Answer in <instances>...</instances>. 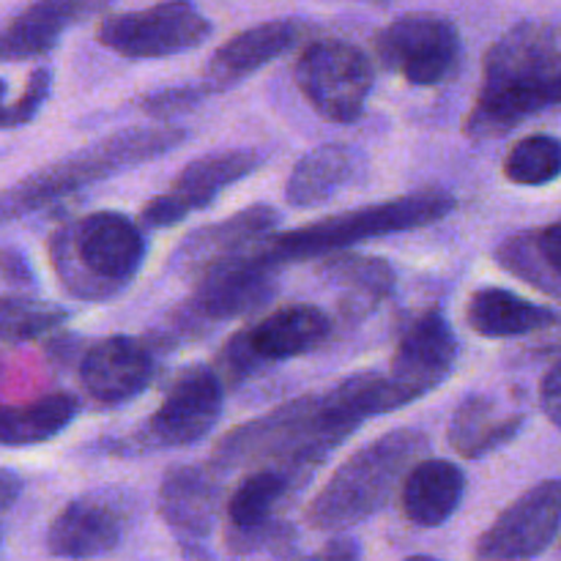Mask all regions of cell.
I'll return each mask as SVG.
<instances>
[{
  "mask_svg": "<svg viewBox=\"0 0 561 561\" xmlns=\"http://www.w3.org/2000/svg\"><path fill=\"white\" fill-rule=\"evenodd\" d=\"M551 107H561V22L524 20L488 47L463 135L493 140Z\"/></svg>",
  "mask_w": 561,
  "mask_h": 561,
  "instance_id": "6da1fadb",
  "label": "cell"
},
{
  "mask_svg": "<svg viewBox=\"0 0 561 561\" xmlns=\"http://www.w3.org/2000/svg\"><path fill=\"white\" fill-rule=\"evenodd\" d=\"M356 427L359 422L334 409L329 394H310L230 431L214 449L211 463L222 474L274 466L288 477L294 493H299L310 485L329 455L354 436Z\"/></svg>",
  "mask_w": 561,
  "mask_h": 561,
  "instance_id": "7a4b0ae2",
  "label": "cell"
},
{
  "mask_svg": "<svg viewBox=\"0 0 561 561\" xmlns=\"http://www.w3.org/2000/svg\"><path fill=\"white\" fill-rule=\"evenodd\" d=\"M184 140L186 131L179 126H137V129L115 131L0 192V225L42 211L49 203L64 201L85 186L164 157Z\"/></svg>",
  "mask_w": 561,
  "mask_h": 561,
  "instance_id": "3957f363",
  "label": "cell"
},
{
  "mask_svg": "<svg viewBox=\"0 0 561 561\" xmlns=\"http://www.w3.org/2000/svg\"><path fill=\"white\" fill-rule=\"evenodd\" d=\"M425 449L427 436L416 427H398L356 449L310 502L307 526L337 535L381 513Z\"/></svg>",
  "mask_w": 561,
  "mask_h": 561,
  "instance_id": "277c9868",
  "label": "cell"
},
{
  "mask_svg": "<svg viewBox=\"0 0 561 561\" xmlns=\"http://www.w3.org/2000/svg\"><path fill=\"white\" fill-rule=\"evenodd\" d=\"M142 261L146 236L121 211H93L49 239V263L75 299H113L129 288Z\"/></svg>",
  "mask_w": 561,
  "mask_h": 561,
  "instance_id": "5b68a950",
  "label": "cell"
},
{
  "mask_svg": "<svg viewBox=\"0 0 561 561\" xmlns=\"http://www.w3.org/2000/svg\"><path fill=\"white\" fill-rule=\"evenodd\" d=\"M453 211L455 197L449 192L425 190L414 192V195L394 197V201L373 203V206L337 214V217L318 219V222L296 228L290 233H272L261 247L268 261L285 266V263L351 250V247L362 244V241L381 239V236L427 228V225L447 219Z\"/></svg>",
  "mask_w": 561,
  "mask_h": 561,
  "instance_id": "8992f818",
  "label": "cell"
},
{
  "mask_svg": "<svg viewBox=\"0 0 561 561\" xmlns=\"http://www.w3.org/2000/svg\"><path fill=\"white\" fill-rule=\"evenodd\" d=\"M261 244L236 252L233 257H225L197 274L192 296L175 312L173 329H190L197 334L201 327L230 321L266 305L277 290V274L283 266L268 261Z\"/></svg>",
  "mask_w": 561,
  "mask_h": 561,
  "instance_id": "52a82bcc",
  "label": "cell"
},
{
  "mask_svg": "<svg viewBox=\"0 0 561 561\" xmlns=\"http://www.w3.org/2000/svg\"><path fill=\"white\" fill-rule=\"evenodd\" d=\"M296 85L307 102L334 124H354L373 91V64L345 38H316L296 60Z\"/></svg>",
  "mask_w": 561,
  "mask_h": 561,
  "instance_id": "ba28073f",
  "label": "cell"
},
{
  "mask_svg": "<svg viewBox=\"0 0 561 561\" xmlns=\"http://www.w3.org/2000/svg\"><path fill=\"white\" fill-rule=\"evenodd\" d=\"M211 22L190 0H164L129 14L104 16L96 27L102 47L131 60H157L190 53L211 36Z\"/></svg>",
  "mask_w": 561,
  "mask_h": 561,
  "instance_id": "9c48e42d",
  "label": "cell"
},
{
  "mask_svg": "<svg viewBox=\"0 0 561 561\" xmlns=\"http://www.w3.org/2000/svg\"><path fill=\"white\" fill-rule=\"evenodd\" d=\"M383 69L420 88L447 82L460 64V33L449 20L427 11L403 14L376 38Z\"/></svg>",
  "mask_w": 561,
  "mask_h": 561,
  "instance_id": "30bf717a",
  "label": "cell"
},
{
  "mask_svg": "<svg viewBox=\"0 0 561 561\" xmlns=\"http://www.w3.org/2000/svg\"><path fill=\"white\" fill-rule=\"evenodd\" d=\"M225 383L214 367H190L168 389L135 436L142 449H179L203 442L222 416Z\"/></svg>",
  "mask_w": 561,
  "mask_h": 561,
  "instance_id": "8fae6325",
  "label": "cell"
},
{
  "mask_svg": "<svg viewBox=\"0 0 561 561\" xmlns=\"http://www.w3.org/2000/svg\"><path fill=\"white\" fill-rule=\"evenodd\" d=\"M561 531V477L546 480L515 499L480 535L474 557L482 561L535 559Z\"/></svg>",
  "mask_w": 561,
  "mask_h": 561,
  "instance_id": "7c38bea8",
  "label": "cell"
},
{
  "mask_svg": "<svg viewBox=\"0 0 561 561\" xmlns=\"http://www.w3.org/2000/svg\"><path fill=\"white\" fill-rule=\"evenodd\" d=\"M222 477L214 463L175 466L162 477L157 496L159 518L173 531L184 557H208L203 546L214 535L222 507Z\"/></svg>",
  "mask_w": 561,
  "mask_h": 561,
  "instance_id": "4fadbf2b",
  "label": "cell"
},
{
  "mask_svg": "<svg viewBox=\"0 0 561 561\" xmlns=\"http://www.w3.org/2000/svg\"><path fill=\"white\" fill-rule=\"evenodd\" d=\"M458 354V334L449 327L444 312L425 310L405 323L398 348H394L389 376L414 403L453 376Z\"/></svg>",
  "mask_w": 561,
  "mask_h": 561,
  "instance_id": "5bb4252c",
  "label": "cell"
},
{
  "mask_svg": "<svg viewBox=\"0 0 561 561\" xmlns=\"http://www.w3.org/2000/svg\"><path fill=\"white\" fill-rule=\"evenodd\" d=\"M157 376L153 345L142 340L113 334L82 354L80 381L91 400L102 405H121L135 400Z\"/></svg>",
  "mask_w": 561,
  "mask_h": 561,
  "instance_id": "9a60e30c",
  "label": "cell"
},
{
  "mask_svg": "<svg viewBox=\"0 0 561 561\" xmlns=\"http://www.w3.org/2000/svg\"><path fill=\"white\" fill-rule=\"evenodd\" d=\"M277 225L279 211L274 206H268V203L247 206L244 211L233 214V217L222 219V222L206 225V228H197L195 233L186 236L179 244V250L173 252L170 266L179 274H184V277L195 279L197 274L211 268L214 263L233 257L236 252H244L266 241Z\"/></svg>",
  "mask_w": 561,
  "mask_h": 561,
  "instance_id": "2e32d148",
  "label": "cell"
},
{
  "mask_svg": "<svg viewBox=\"0 0 561 561\" xmlns=\"http://www.w3.org/2000/svg\"><path fill=\"white\" fill-rule=\"evenodd\" d=\"M301 36H305V25L299 20H272L247 27L230 36L222 47H217V53L208 60L203 82L214 93L228 91L296 47Z\"/></svg>",
  "mask_w": 561,
  "mask_h": 561,
  "instance_id": "e0dca14e",
  "label": "cell"
},
{
  "mask_svg": "<svg viewBox=\"0 0 561 561\" xmlns=\"http://www.w3.org/2000/svg\"><path fill=\"white\" fill-rule=\"evenodd\" d=\"M113 0H36L0 31V60H31L53 53L60 33L104 11Z\"/></svg>",
  "mask_w": 561,
  "mask_h": 561,
  "instance_id": "ac0fdd59",
  "label": "cell"
},
{
  "mask_svg": "<svg viewBox=\"0 0 561 561\" xmlns=\"http://www.w3.org/2000/svg\"><path fill=\"white\" fill-rule=\"evenodd\" d=\"M124 520L118 510L99 496H80L66 504L47 529V551L58 559L107 557L121 546Z\"/></svg>",
  "mask_w": 561,
  "mask_h": 561,
  "instance_id": "d6986e66",
  "label": "cell"
},
{
  "mask_svg": "<svg viewBox=\"0 0 561 561\" xmlns=\"http://www.w3.org/2000/svg\"><path fill=\"white\" fill-rule=\"evenodd\" d=\"M466 474L458 463L444 458L416 460L400 485V507L411 524L438 529L463 504Z\"/></svg>",
  "mask_w": 561,
  "mask_h": 561,
  "instance_id": "ffe728a7",
  "label": "cell"
},
{
  "mask_svg": "<svg viewBox=\"0 0 561 561\" xmlns=\"http://www.w3.org/2000/svg\"><path fill=\"white\" fill-rule=\"evenodd\" d=\"M365 170V157L345 142H329L307 151L294 164L285 184V201L294 208H316L332 201Z\"/></svg>",
  "mask_w": 561,
  "mask_h": 561,
  "instance_id": "44dd1931",
  "label": "cell"
},
{
  "mask_svg": "<svg viewBox=\"0 0 561 561\" xmlns=\"http://www.w3.org/2000/svg\"><path fill=\"white\" fill-rule=\"evenodd\" d=\"M466 321L480 337L510 340L559 327L561 316L507 288H480L466 305Z\"/></svg>",
  "mask_w": 561,
  "mask_h": 561,
  "instance_id": "7402d4cb",
  "label": "cell"
},
{
  "mask_svg": "<svg viewBox=\"0 0 561 561\" xmlns=\"http://www.w3.org/2000/svg\"><path fill=\"white\" fill-rule=\"evenodd\" d=\"M524 414H504L499 400L491 394L474 392L460 400L455 409L447 427V442L460 458H485L507 447L524 431Z\"/></svg>",
  "mask_w": 561,
  "mask_h": 561,
  "instance_id": "603a6c76",
  "label": "cell"
},
{
  "mask_svg": "<svg viewBox=\"0 0 561 561\" xmlns=\"http://www.w3.org/2000/svg\"><path fill=\"white\" fill-rule=\"evenodd\" d=\"M247 329L257 354L274 365L321 348L332 332V321L316 305H288Z\"/></svg>",
  "mask_w": 561,
  "mask_h": 561,
  "instance_id": "cb8c5ba5",
  "label": "cell"
},
{
  "mask_svg": "<svg viewBox=\"0 0 561 561\" xmlns=\"http://www.w3.org/2000/svg\"><path fill=\"white\" fill-rule=\"evenodd\" d=\"M318 274L343 294V301H340L343 312L354 318H362L376 310L392 294L394 283H398V274H394L389 261L356 255V252L345 250L327 255Z\"/></svg>",
  "mask_w": 561,
  "mask_h": 561,
  "instance_id": "d4e9b609",
  "label": "cell"
},
{
  "mask_svg": "<svg viewBox=\"0 0 561 561\" xmlns=\"http://www.w3.org/2000/svg\"><path fill=\"white\" fill-rule=\"evenodd\" d=\"M80 414V400L53 392L20 405H0V447H36L58 438Z\"/></svg>",
  "mask_w": 561,
  "mask_h": 561,
  "instance_id": "484cf974",
  "label": "cell"
},
{
  "mask_svg": "<svg viewBox=\"0 0 561 561\" xmlns=\"http://www.w3.org/2000/svg\"><path fill=\"white\" fill-rule=\"evenodd\" d=\"M263 159L266 157L257 148H228V151L206 153L181 170L173 192H179L190 203L192 211H201V208L211 206L228 186L255 173Z\"/></svg>",
  "mask_w": 561,
  "mask_h": 561,
  "instance_id": "4316f807",
  "label": "cell"
},
{
  "mask_svg": "<svg viewBox=\"0 0 561 561\" xmlns=\"http://www.w3.org/2000/svg\"><path fill=\"white\" fill-rule=\"evenodd\" d=\"M290 499H294V485L288 477L274 466H257L228 499V526L261 529V526L272 524L279 504L290 502Z\"/></svg>",
  "mask_w": 561,
  "mask_h": 561,
  "instance_id": "83f0119b",
  "label": "cell"
},
{
  "mask_svg": "<svg viewBox=\"0 0 561 561\" xmlns=\"http://www.w3.org/2000/svg\"><path fill=\"white\" fill-rule=\"evenodd\" d=\"M69 321V310L60 305L27 296H0V343L22 345L42 340Z\"/></svg>",
  "mask_w": 561,
  "mask_h": 561,
  "instance_id": "f1b7e54d",
  "label": "cell"
},
{
  "mask_svg": "<svg viewBox=\"0 0 561 561\" xmlns=\"http://www.w3.org/2000/svg\"><path fill=\"white\" fill-rule=\"evenodd\" d=\"M504 175L518 186H548L561 179V140L553 135H529L510 148Z\"/></svg>",
  "mask_w": 561,
  "mask_h": 561,
  "instance_id": "f546056e",
  "label": "cell"
},
{
  "mask_svg": "<svg viewBox=\"0 0 561 561\" xmlns=\"http://www.w3.org/2000/svg\"><path fill=\"white\" fill-rule=\"evenodd\" d=\"M496 263L504 272L535 285L542 294L561 299V283L553 277L551 268H548L546 257H542L540 247H537L535 233H515L510 239H504L496 250Z\"/></svg>",
  "mask_w": 561,
  "mask_h": 561,
  "instance_id": "4dcf8cb0",
  "label": "cell"
},
{
  "mask_svg": "<svg viewBox=\"0 0 561 561\" xmlns=\"http://www.w3.org/2000/svg\"><path fill=\"white\" fill-rule=\"evenodd\" d=\"M225 542H228V551L236 557H255V553H272V557H296L299 548V537H296L294 526L272 524L261 526V529H233L228 526L225 531Z\"/></svg>",
  "mask_w": 561,
  "mask_h": 561,
  "instance_id": "1f68e13d",
  "label": "cell"
},
{
  "mask_svg": "<svg viewBox=\"0 0 561 561\" xmlns=\"http://www.w3.org/2000/svg\"><path fill=\"white\" fill-rule=\"evenodd\" d=\"M268 362L257 354V348L252 345L250 329H241V332L230 334L228 343L219 348L217 359H214V370L222 378L225 387H241L244 381L255 378L257 373L266 370Z\"/></svg>",
  "mask_w": 561,
  "mask_h": 561,
  "instance_id": "d6a6232c",
  "label": "cell"
},
{
  "mask_svg": "<svg viewBox=\"0 0 561 561\" xmlns=\"http://www.w3.org/2000/svg\"><path fill=\"white\" fill-rule=\"evenodd\" d=\"M49 91H53V71L47 66H38L27 77L22 96L0 107V129H16V126L31 124L42 113L44 102L49 99Z\"/></svg>",
  "mask_w": 561,
  "mask_h": 561,
  "instance_id": "836d02e7",
  "label": "cell"
},
{
  "mask_svg": "<svg viewBox=\"0 0 561 561\" xmlns=\"http://www.w3.org/2000/svg\"><path fill=\"white\" fill-rule=\"evenodd\" d=\"M208 96H214L211 88L206 82H190V85H175V88H162L157 93H148L140 102L142 113L153 115L159 121H168L173 115L186 113V110L197 107L201 102H206Z\"/></svg>",
  "mask_w": 561,
  "mask_h": 561,
  "instance_id": "e575fe53",
  "label": "cell"
},
{
  "mask_svg": "<svg viewBox=\"0 0 561 561\" xmlns=\"http://www.w3.org/2000/svg\"><path fill=\"white\" fill-rule=\"evenodd\" d=\"M192 214L190 203L179 195V192H164V195L151 197V201L142 206L140 211V222L142 228L148 230H164V228H173V225L184 222L186 217Z\"/></svg>",
  "mask_w": 561,
  "mask_h": 561,
  "instance_id": "d590c367",
  "label": "cell"
},
{
  "mask_svg": "<svg viewBox=\"0 0 561 561\" xmlns=\"http://www.w3.org/2000/svg\"><path fill=\"white\" fill-rule=\"evenodd\" d=\"M0 279L16 285V288H33L36 285V274H33V266L25 257V252L14 250V247L0 250Z\"/></svg>",
  "mask_w": 561,
  "mask_h": 561,
  "instance_id": "8d00e7d4",
  "label": "cell"
},
{
  "mask_svg": "<svg viewBox=\"0 0 561 561\" xmlns=\"http://www.w3.org/2000/svg\"><path fill=\"white\" fill-rule=\"evenodd\" d=\"M540 405L548 420L561 431V359L551 365V370L542 376L540 383Z\"/></svg>",
  "mask_w": 561,
  "mask_h": 561,
  "instance_id": "74e56055",
  "label": "cell"
},
{
  "mask_svg": "<svg viewBox=\"0 0 561 561\" xmlns=\"http://www.w3.org/2000/svg\"><path fill=\"white\" fill-rule=\"evenodd\" d=\"M535 236H537V247H540L548 268H551L553 277L561 283V222L548 225V228L537 230Z\"/></svg>",
  "mask_w": 561,
  "mask_h": 561,
  "instance_id": "f35d334b",
  "label": "cell"
},
{
  "mask_svg": "<svg viewBox=\"0 0 561 561\" xmlns=\"http://www.w3.org/2000/svg\"><path fill=\"white\" fill-rule=\"evenodd\" d=\"M312 557L316 559H359L362 557V548H359V542L356 540H351V537H343L337 531V537H334V540H329L327 546L321 548V551H316L312 553Z\"/></svg>",
  "mask_w": 561,
  "mask_h": 561,
  "instance_id": "ab89813d",
  "label": "cell"
},
{
  "mask_svg": "<svg viewBox=\"0 0 561 561\" xmlns=\"http://www.w3.org/2000/svg\"><path fill=\"white\" fill-rule=\"evenodd\" d=\"M22 488H25V482L16 471L0 469V515L14 507L16 499L22 496Z\"/></svg>",
  "mask_w": 561,
  "mask_h": 561,
  "instance_id": "60d3db41",
  "label": "cell"
},
{
  "mask_svg": "<svg viewBox=\"0 0 561 561\" xmlns=\"http://www.w3.org/2000/svg\"><path fill=\"white\" fill-rule=\"evenodd\" d=\"M5 91H9V88H5V82L0 80V107H3V104H5Z\"/></svg>",
  "mask_w": 561,
  "mask_h": 561,
  "instance_id": "b9f144b4",
  "label": "cell"
}]
</instances>
